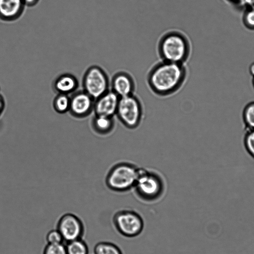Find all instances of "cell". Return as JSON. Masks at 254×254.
Instances as JSON below:
<instances>
[{"mask_svg": "<svg viewBox=\"0 0 254 254\" xmlns=\"http://www.w3.org/2000/svg\"><path fill=\"white\" fill-rule=\"evenodd\" d=\"M187 76L185 64L161 60L149 70L146 81L150 90L160 96H167L177 91Z\"/></svg>", "mask_w": 254, "mask_h": 254, "instance_id": "6da1fadb", "label": "cell"}, {"mask_svg": "<svg viewBox=\"0 0 254 254\" xmlns=\"http://www.w3.org/2000/svg\"><path fill=\"white\" fill-rule=\"evenodd\" d=\"M188 38L181 31L170 30L164 34L157 45V52L161 60L185 64L190 53Z\"/></svg>", "mask_w": 254, "mask_h": 254, "instance_id": "7a4b0ae2", "label": "cell"}, {"mask_svg": "<svg viewBox=\"0 0 254 254\" xmlns=\"http://www.w3.org/2000/svg\"><path fill=\"white\" fill-rule=\"evenodd\" d=\"M82 90L94 100L110 89V79L101 66L92 65L84 72L82 78Z\"/></svg>", "mask_w": 254, "mask_h": 254, "instance_id": "3957f363", "label": "cell"}, {"mask_svg": "<svg viewBox=\"0 0 254 254\" xmlns=\"http://www.w3.org/2000/svg\"><path fill=\"white\" fill-rule=\"evenodd\" d=\"M137 176V168L128 164H120L110 171L107 182L111 189L125 191L135 185Z\"/></svg>", "mask_w": 254, "mask_h": 254, "instance_id": "277c9868", "label": "cell"}, {"mask_svg": "<svg viewBox=\"0 0 254 254\" xmlns=\"http://www.w3.org/2000/svg\"><path fill=\"white\" fill-rule=\"evenodd\" d=\"M113 222L118 232L127 237H134L142 232L144 223L142 218L136 212L123 210L116 212Z\"/></svg>", "mask_w": 254, "mask_h": 254, "instance_id": "5b68a950", "label": "cell"}, {"mask_svg": "<svg viewBox=\"0 0 254 254\" xmlns=\"http://www.w3.org/2000/svg\"><path fill=\"white\" fill-rule=\"evenodd\" d=\"M141 113L140 102L133 94L120 97L117 114L127 127H136L140 122Z\"/></svg>", "mask_w": 254, "mask_h": 254, "instance_id": "8992f818", "label": "cell"}, {"mask_svg": "<svg viewBox=\"0 0 254 254\" xmlns=\"http://www.w3.org/2000/svg\"><path fill=\"white\" fill-rule=\"evenodd\" d=\"M135 186L140 196L146 200L154 199L161 192L162 186L159 179L143 169H137Z\"/></svg>", "mask_w": 254, "mask_h": 254, "instance_id": "52a82bcc", "label": "cell"}, {"mask_svg": "<svg viewBox=\"0 0 254 254\" xmlns=\"http://www.w3.org/2000/svg\"><path fill=\"white\" fill-rule=\"evenodd\" d=\"M57 229L66 242L82 238L84 232L82 221L71 213H65L59 218Z\"/></svg>", "mask_w": 254, "mask_h": 254, "instance_id": "ba28073f", "label": "cell"}, {"mask_svg": "<svg viewBox=\"0 0 254 254\" xmlns=\"http://www.w3.org/2000/svg\"><path fill=\"white\" fill-rule=\"evenodd\" d=\"M70 98L69 111L75 117H85L93 109L94 99L82 89L77 90Z\"/></svg>", "mask_w": 254, "mask_h": 254, "instance_id": "9c48e42d", "label": "cell"}, {"mask_svg": "<svg viewBox=\"0 0 254 254\" xmlns=\"http://www.w3.org/2000/svg\"><path fill=\"white\" fill-rule=\"evenodd\" d=\"M135 89L133 77L126 71H117L110 79V90L120 97L133 94Z\"/></svg>", "mask_w": 254, "mask_h": 254, "instance_id": "30bf717a", "label": "cell"}, {"mask_svg": "<svg viewBox=\"0 0 254 254\" xmlns=\"http://www.w3.org/2000/svg\"><path fill=\"white\" fill-rule=\"evenodd\" d=\"M120 97L111 90L94 100L93 110L96 115L109 117L117 114Z\"/></svg>", "mask_w": 254, "mask_h": 254, "instance_id": "8fae6325", "label": "cell"}, {"mask_svg": "<svg viewBox=\"0 0 254 254\" xmlns=\"http://www.w3.org/2000/svg\"><path fill=\"white\" fill-rule=\"evenodd\" d=\"M25 4L23 0H0V20L13 22L23 14Z\"/></svg>", "mask_w": 254, "mask_h": 254, "instance_id": "7c38bea8", "label": "cell"}, {"mask_svg": "<svg viewBox=\"0 0 254 254\" xmlns=\"http://www.w3.org/2000/svg\"><path fill=\"white\" fill-rule=\"evenodd\" d=\"M79 83L77 77L70 73H64L57 76L53 81L52 87L57 94H71L76 91Z\"/></svg>", "mask_w": 254, "mask_h": 254, "instance_id": "4fadbf2b", "label": "cell"}, {"mask_svg": "<svg viewBox=\"0 0 254 254\" xmlns=\"http://www.w3.org/2000/svg\"><path fill=\"white\" fill-rule=\"evenodd\" d=\"M65 247L67 254H88L87 245L82 238L66 242Z\"/></svg>", "mask_w": 254, "mask_h": 254, "instance_id": "5bb4252c", "label": "cell"}, {"mask_svg": "<svg viewBox=\"0 0 254 254\" xmlns=\"http://www.w3.org/2000/svg\"><path fill=\"white\" fill-rule=\"evenodd\" d=\"M113 117L96 115L93 125L95 129L100 133H107L113 126Z\"/></svg>", "mask_w": 254, "mask_h": 254, "instance_id": "9a60e30c", "label": "cell"}, {"mask_svg": "<svg viewBox=\"0 0 254 254\" xmlns=\"http://www.w3.org/2000/svg\"><path fill=\"white\" fill-rule=\"evenodd\" d=\"M242 118L245 131L254 129V101L245 106L243 111Z\"/></svg>", "mask_w": 254, "mask_h": 254, "instance_id": "2e32d148", "label": "cell"}, {"mask_svg": "<svg viewBox=\"0 0 254 254\" xmlns=\"http://www.w3.org/2000/svg\"><path fill=\"white\" fill-rule=\"evenodd\" d=\"M70 98L69 95L57 94L53 101L55 110L59 113L63 114L69 111Z\"/></svg>", "mask_w": 254, "mask_h": 254, "instance_id": "e0dca14e", "label": "cell"}, {"mask_svg": "<svg viewBox=\"0 0 254 254\" xmlns=\"http://www.w3.org/2000/svg\"><path fill=\"white\" fill-rule=\"evenodd\" d=\"M94 254H123L120 249L114 244L108 242H100L94 248Z\"/></svg>", "mask_w": 254, "mask_h": 254, "instance_id": "ac0fdd59", "label": "cell"}, {"mask_svg": "<svg viewBox=\"0 0 254 254\" xmlns=\"http://www.w3.org/2000/svg\"><path fill=\"white\" fill-rule=\"evenodd\" d=\"M244 145L247 152L254 159V129L245 131Z\"/></svg>", "mask_w": 254, "mask_h": 254, "instance_id": "d6986e66", "label": "cell"}, {"mask_svg": "<svg viewBox=\"0 0 254 254\" xmlns=\"http://www.w3.org/2000/svg\"><path fill=\"white\" fill-rule=\"evenodd\" d=\"M43 254H67L65 245L63 243L47 244L43 250Z\"/></svg>", "mask_w": 254, "mask_h": 254, "instance_id": "ffe728a7", "label": "cell"}, {"mask_svg": "<svg viewBox=\"0 0 254 254\" xmlns=\"http://www.w3.org/2000/svg\"><path fill=\"white\" fill-rule=\"evenodd\" d=\"M47 244H57L63 243L64 239L60 232L57 229H52L48 232L46 237Z\"/></svg>", "mask_w": 254, "mask_h": 254, "instance_id": "44dd1931", "label": "cell"}, {"mask_svg": "<svg viewBox=\"0 0 254 254\" xmlns=\"http://www.w3.org/2000/svg\"><path fill=\"white\" fill-rule=\"evenodd\" d=\"M243 20L246 27L254 30V9H247L243 15Z\"/></svg>", "mask_w": 254, "mask_h": 254, "instance_id": "7402d4cb", "label": "cell"}, {"mask_svg": "<svg viewBox=\"0 0 254 254\" xmlns=\"http://www.w3.org/2000/svg\"><path fill=\"white\" fill-rule=\"evenodd\" d=\"M5 106V102L3 96L0 94V116L2 113Z\"/></svg>", "mask_w": 254, "mask_h": 254, "instance_id": "603a6c76", "label": "cell"}, {"mask_svg": "<svg viewBox=\"0 0 254 254\" xmlns=\"http://www.w3.org/2000/svg\"><path fill=\"white\" fill-rule=\"evenodd\" d=\"M26 6H33L35 5L39 0H23Z\"/></svg>", "mask_w": 254, "mask_h": 254, "instance_id": "cb8c5ba5", "label": "cell"}, {"mask_svg": "<svg viewBox=\"0 0 254 254\" xmlns=\"http://www.w3.org/2000/svg\"><path fill=\"white\" fill-rule=\"evenodd\" d=\"M249 72L250 74L254 77V62L252 63L249 66Z\"/></svg>", "mask_w": 254, "mask_h": 254, "instance_id": "d4e9b609", "label": "cell"}, {"mask_svg": "<svg viewBox=\"0 0 254 254\" xmlns=\"http://www.w3.org/2000/svg\"><path fill=\"white\" fill-rule=\"evenodd\" d=\"M253 87L254 88V77H253Z\"/></svg>", "mask_w": 254, "mask_h": 254, "instance_id": "484cf974", "label": "cell"}, {"mask_svg": "<svg viewBox=\"0 0 254 254\" xmlns=\"http://www.w3.org/2000/svg\"></svg>", "mask_w": 254, "mask_h": 254, "instance_id": "4316f807", "label": "cell"}]
</instances>
